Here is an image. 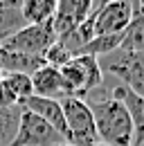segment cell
Wrapping results in <instances>:
<instances>
[{
  "label": "cell",
  "mask_w": 144,
  "mask_h": 146,
  "mask_svg": "<svg viewBox=\"0 0 144 146\" xmlns=\"http://www.w3.org/2000/svg\"><path fill=\"white\" fill-rule=\"evenodd\" d=\"M72 58V54L63 47V43H54L47 47V52L43 54V61H45V65H52V68H63L68 61Z\"/></svg>",
  "instance_id": "18"
},
{
  "label": "cell",
  "mask_w": 144,
  "mask_h": 146,
  "mask_svg": "<svg viewBox=\"0 0 144 146\" xmlns=\"http://www.w3.org/2000/svg\"><path fill=\"white\" fill-rule=\"evenodd\" d=\"M32 90L36 97H45V99L61 101L63 97H68L63 76L59 72V68H52V65H43L32 74Z\"/></svg>",
  "instance_id": "10"
},
{
  "label": "cell",
  "mask_w": 144,
  "mask_h": 146,
  "mask_svg": "<svg viewBox=\"0 0 144 146\" xmlns=\"http://www.w3.org/2000/svg\"><path fill=\"white\" fill-rule=\"evenodd\" d=\"M74 61H77V65H79V70L83 74V90H86V97H88V92L97 90V88H101L104 86V72H101V68H99V63H97V58L95 56H72Z\"/></svg>",
  "instance_id": "14"
},
{
  "label": "cell",
  "mask_w": 144,
  "mask_h": 146,
  "mask_svg": "<svg viewBox=\"0 0 144 146\" xmlns=\"http://www.w3.org/2000/svg\"><path fill=\"white\" fill-rule=\"evenodd\" d=\"M110 97L115 101H119L126 108L128 117H131V124H133V146H142L144 144V97L135 94L133 90H128L122 83H117L113 88Z\"/></svg>",
  "instance_id": "8"
},
{
  "label": "cell",
  "mask_w": 144,
  "mask_h": 146,
  "mask_svg": "<svg viewBox=\"0 0 144 146\" xmlns=\"http://www.w3.org/2000/svg\"><path fill=\"white\" fill-rule=\"evenodd\" d=\"M2 74V81L9 86V90L16 94L18 104H23L27 97H32V76L29 74H18V72H0Z\"/></svg>",
  "instance_id": "17"
},
{
  "label": "cell",
  "mask_w": 144,
  "mask_h": 146,
  "mask_svg": "<svg viewBox=\"0 0 144 146\" xmlns=\"http://www.w3.org/2000/svg\"><path fill=\"white\" fill-rule=\"evenodd\" d=\"M95 0H56V14L52 20V29L59 38L72 34L83 20L92 14Z\"/></svg>",
  "instance_id": "7"
},
{
  "label": "cell",
  "mask_w": 144,
  "mask_h": 146,
  "mask_svg": "<svg viewBox=\"0 0 144 146\" xmlns=\"http://www.w3.org/2000/svg\"><path fill=\"white\" fill-rule=\"evenodd\" d=\"M133 14H135V2L133 0H104L90 14L95 36L122 34L126 29V25L131 23Z\"/></svg>",
  "instance_id": "4"
},
{
  "label": "cell",
  "mask_w": 144,
  "mask_h": 146,
  "mask_svg": "<svg viewBox=\"0 0 144 146\" xmlns=\"http://www.w3.org/2000/svg\"><path fill=\"white\" fill-rule=\"evenodd\" d=\"M119 43H122V34H106V36H92L79 50V54H86V56H95V58H99V56L104 54H110L113 50H117L119 47Z\"/></svg>",
  "instance_id": "16"
},
{
  "label": "cell",
  "mask_w": 144,
  "mask_h": 146,
  "mask_svg": "<svg viewBox=\"0 0 144 146\" xmlns=\"http://www.w3.org/2000/svg\"><path fill=\"white\" fill-rule=\"evenodd\" d=\"M56 40H59V36L54 34L52 25H25V27L18 29L16 34H11L7 40H2L0 50L43 56L47 52V47L54 45Z\"/></svg>",
  "instance_id": "5"
},
{
  "label": "cell",
  "mask_w": 144,
  "mask_h": 146,
  "mask_svg": "<svg viewBox=\"0 0 144 146\" xmlns=\"http://www.w3.org/2000/svg\"><path fill=\"white\" fill-rule=\"evenodd\" d=\"M61 142H65V137L61 133H56L47 121L36 117L34 112L20 108L16 137L9 146H54Z\"/></svg>",
  "instance_id": "6"
},
{
  "label": "cell",
  "mask_w": 144,
  "mask_h": 146,
  "mask_svg": "<svg viewBox=\"0 0 144 146\" xmlns=\"http://www.w3.org/2000/svg\"><path fill=\"white\" fill-rule=\"evenodd\" d=\"M61 110L65 117V142L72 146H95L99 144L97 128H95V117L90 112V106L86 99L79 97H63L61 99Z\"/></svg>",
  "instance_id": "3"
},
{
  "label": "cell",
  "mask_w": 144,
  "mask_h": 146,
  "mask_svg": "<svg viewBox=\"0 0 144 146\" xmlns=\"http://www.w3.org/2000/svg\"><path fill=\"white\" fill-rule=\"evenodd\" d=\"M20 14L25 18V25H52L56 0H23Z\"/></svg>",
  "instance_id": "12"
},
{
  "label": "cell",
  "mask_w": 144,
  "mask_h": 146,
  "mask_svg": "<svg viewBox=\"0 0 144 146\" xmlns=\"http://www.w3.org/2000/svg\"><path fill=\"white\" fill-rule=\"evenodd\" d=\"M95 146H108V144H101V142H99V144H95Z\"/></svg>",
  "instance_id": "20"
},
{
  "label": "cell",
  "mask_w": 144,
  "mask_h": 146,
  "mask_svg": "<svg viewBox=\"0 0 144 146\" xmlns=\"http://www.w3.org/2000/svg\"><path fill=\"white\" fill-rule=\"evenodd\" d=\"M20 108L34 112L36 117H41L43 121H47L56 133H61L65 137L68 128H65V117H63V110H61V101L59 99H45V97L32 94V97H27L20 104Z\"/></svg>",
  "instance_id": "9"
},
{
  "label": "cell",
  "mask_w": 144,
  "mask_h": 146,
  "mask_svg": "<svg viewBox=\"0 0 144 146\" xmlns=\"http://www.w3.org/2000/svg\"><path fill=\"white\" fill-rule=\"evenodd\" d=\"M23 0H0V43L25 27V18L20 14Z\"/></svg>",
  "instance_id": "13"
},
{
  "label": "cell",
  "mask_w": 144,
  "mask_h": 146,
  "mask_svg": "<svg viewBox=\"0 0 144 146\" xmlns=\"http://www.w3.org/2000/svg\"><path fill=\"white\" fill-rule=\"evenodd\" d=\"M54 146H72V144H68V142H61V144H54Z\"/></svg>",
  "instance_id": "19"
},
{
  "label": "cell",
  "mask_w": 144,
  "mask_h": 146,
  "mask_svg": "<svg viewBox=\"0 0 144 146\" xmlns=\"http://www.w3.org/2000/svg\"><path fill=\"white\" fill-rule=\"evenodd\" d=\"M119 47L128 50V52H140V54H144V16L133 14L131 23L126 25V29L122 32Z\"/></svg>",
  "instance_id": "15"
},
{
  "label": "cell",
  "mask_w": 144,
  "mask_h": 146,
  "mask_svg": "<svg viewBox=\"0 0 144 146\" xmlns=\"http://www.w3.org/2000/svg\"><path fill=\"white\" fill-rule=\"evenodd\" d=\"M97 63L104 74H113L122 86L144 97V54L117 47L110 54L99 56Z\"/></svg>",
  "instance_id": "2"
},
{
  "label": "cell",
  "mask_w": 144,
  "mask_h": 146,
  "mask_svg": "<svg viewBox=\"0 0 144 146\" xmlns=\"http://www.w3.org/2000/svg\"><path fill=\"white\" fill-rule=\"evenodd\" d=\"M88 106L95 117L97 137L101 144L133 146V124L119 101H115L113 97H101V99H90Z\"/></svg>",
  "instance_id": "1"
},
{
  "label": "cell",
  "mask_w": 144,
  "mask_h": 146,
  "mask_svg": "<svg viewBox=\"0 0 144 146\" xmlns=\"http://www.w3.org/2000/svg\"><path fill=\"white\" fill-rule=\"evenodd\" d=\"M43 65H45L43 56H32V54H23V52L0 50V72H18V74H29L32 76Z\"/></svg>",
  "instance_id": "11"
}]
</instances>
